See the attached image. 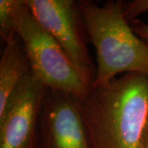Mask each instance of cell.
<instances>
[{
	"label": "cell",
	"mask_w": 148,
	"mask_h": 148,
	"mask_svg": "<svg viewBox=\"0 0 148 148\" xmlns=\"http://www.w3.org/2000/svg\"><path fill=\"white\" fill-rule=\"evenodd\" d=\"M124 3L110 0L100 6L89 0L79 1L89 41L96 53L97 68L91 85L106 84L121 74L148 77V45L133 32Z\"/></svg>",
	"instance_id": "7a4b0ae2"
},
{
	"label": "cell",
	"mask_w": 148,
	"mask_h": 148,
	"mask_svg": "<svg viewBox=\"0 0 148 148\" xmlns=\"http://www.w3.org/2000/svg\"><path fill=\"white\" fill-rule=\"evenodd\" d=\"M39 24L54 38L89 85L95 77L87 43L89 37L79 1L24 0Z\"/></svg>",
	"instance_id": "277c9868"
},
{
	"label": "cell",
	"mask_w": 148,
	"mask_h": 148,
	"mask_svg": "<svg viewBox=\"0 0 148 148\" xmlns=\"http://www.w3.org/2000/svg\"><path fill=\"white\" fill-rule=\"evenodd\" d=\"M89 148H140L148 123V77L119 76L80 99Z\"/></svg>",
	"instance_id": "6da1fadb"
},
{
	"label": "cell",
	"mask_w": 148,
	"mask_h": 148,
	"mask_svg": "<svg viewBox=\"0 0 148 148\" xmlns=\"http://www.w3.org/2000/svg\"><path fill=\"white\" fill-rule=\"evenodd\" d=\"M147 12H148V0H133L124 3L125 16L129 22Z\"/></svg>",
	"instance_id": "9c48e42d"
},
{
	"label": "cell",
	"mask_w": 148,
	"mask_h": 148,
	"mask_svg": "<svg viewBox=\"0 0 148 148\" xmlns=\"http://www.w3.org/2000/svg\"><path fill=\"white\" fill-rule=\"evenodd\" d=\"M140 148H148V123L145 128V131L143 132Z\"/></svg>",
	"instance_id": "8fae6325"
},
{
	"label": "cell",
	"mask_w": 148,
	"mask_h": 148,
	"mask_svg": "<svg viewBox=\"0 0 148 148\" xmlns=\"http://www.w3.org/2000/svg\"><path fill=\"white\" fill-rule=\"evenodd\" d=\"M16 0H0V36L4 43L16 35Z\"/></svg>",
	"instance_id": "ba28073f"
},
{
	"label": "cell",
	"mask_w": 148,
	"mask_h": 148,
	"mask_svg": "<svg viewBox=\"0 0 148 148\" xmlns=\"http://www.w3.org/2000/svg\"><path fill=\"white\" fill-rule=\"evenodd\" d=\"M31 72L23 44L19 36L15 35L4 43L0 59V113Z\"/></svg>",
	"instance_id": "52a82bcc"
},
{
	"label": "cell",
	"mask_w": 148,
	"mask_h": 148,
	"mask_svg": "<svg viewBox=\"0 0 148 148\" xmlns=\"http://www.w3.org/2000/svg\"><path fill=\"white\" fill-rule=\"evenodd\" d=\"M15 20L16 35L23 44L34 76L46 89L82 98L90 85L64 49L39 24L24 0H16Z\"/></svg>",
	"instance_id": "3957f363"
},
{
	"label": "cell",
	"mask_w": 148,
	"mask_h": 148,
	"mask_svg": "<svg viewBox=\"0 0 148 148\" xmlns=\"http://www.w3.org/2000/svg\"><path fill=\"white\" fill-rule=\"evenodd\" d=\"M38 148H89L79 98L46 89L39 123Z\"/></svg>",
	"instance_id": "8992f818"
},
{
	"label": "cell",
	"mask_w": 148,
	"mask_h": 148,
	"mask_svg": "<svg viewBox=\"0 0 148 148\" xmlns=\"http://www.w3.org/2000/svg\"><path fill=\"white\" fill-rule=\"evenodd\" d=\"M129 23L135 34L148 45V23L138 20V18Z\"/></svg>",
	"instance_id": "30bf717a"
},
{
	"label": "cell",
	"mask_w": 148,
	"mask_h": 148,
	"mask_svg": "<svg viewBox=\"0 0 148 148\" xmlns=\"http://www.w3.org/2000/svg\"><path fill=\"white\" fill-rule=\"evenodd\" d=\"M46 87L31 72L0 113V148H38Z\"/></svg>",
	"instance_id": "5b68a950"
}]
</instances>
